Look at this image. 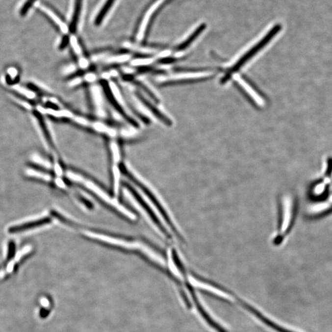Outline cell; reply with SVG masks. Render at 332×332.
Returning a JSON list of instances; mask_svg holds the SVG:
<instances>
[{"label": "cell", "mask_w": 332, "mask_h": 332, "mask_svg": "<svg viewBox=\"0 0 332 332\" xmlns=\"http://www.w3.org/2000/svg\"><path fill=\"white\" fill-rule=\"evenodd\" d=\"M289 197L282 196L279 204V217L277 229L273 235L272 243L278 247L282 244L294 227L297 214V203L291 202Z\"/></svg>", "instance_id": "cell-1"}, {"label": "cell", "mask_w": 332, "mask_h": 332, "mask_svg": "<svg viewBox=\"0 0 332 332\" xmlns=\"http://www.w3.org/2000/svg\"><path fill=\"white\" fill-rule=\"evenodd\" d=\"M82 233L85 235L86 236L90 237V238L98 240L101 242H105L114 246L121 247L130 249V250H139L144 253L145 255L149 256L150 259L157 263L160 265L162 263L163 259L159 255H157L156 253L150 247L145 246L139 242H131L127 241L122 239L116 238V237L106 236V235L96 233L95 232L90 231H82Z\"/></svg>", "instance_id": "cell-2"}, {"label": "cell", "mask_w": 332, "mask_h": 332, "mask_svg": "<svg viewBox=\"0 0 332 332\" xmlns=\"http://www.w3.org/2000/svg\"><path fill=\"white\" fill-rule=\"evenodd\" d=\"M281 29H282V26H281L280 24H276V25L274 26L273 27L268 31V33L261 38V40L259 41L255 45H254L251 50H249L246 54L242 55L241 59L237 60L236 64L232 65L231 69H230L229 71H228L229 72H228V74H226V75H225V77L221 79L222 83H225V82H227L228 80H229L230 77V75L232 74V73L238 71V70L243 67V65L246 64V63L252 59L254 55L257 54V53L260 51V50H262L265 46L267 45L268 43L275 38V36L280 33Z\"/></svg>", "instance_id": "cell-3"}, {"label": "cell", "mask_w": 332, "mask_h": 332, "mask_svg": "<svg viewBox=\"0 0 332 332\" xmlns=\"http://www.w3.org/2000/svg\"><path fill=\"white\" fill-rule=\"evenodd\" d=\"M68 176H69V178L70 179H72V180L76 181L77 182L83 184L86 188H88L91 191H93V192L98 195L99 197H100L102 200L105 201V203H108L109 205L112 206L113 207L115 208L118 211L122 213L126 217L129 218L130 220H134L135 219V215L133 214L131 212L127 210V208H125L124 206L121 205V204L119 203L117 201L111 198L110 196H109L105 192V191L102 190L99 186L96 185L93 181L88 180L87 179H84L83 177L77 175V174L75 173H70L68 174Z\"/></svg>", "instance_id": "cell-4"}, {"label": "cell", "mask_w": 332, "mask_h": 332, "mask_svg": "<svg viewBox=\"0 0 332 332\" xmlns=\"http://www.w3.org/2000/svg\"><path fill=\"white\" fill-rule=\"evenodd\" d=\"M241 306L244 307V309H246L249 312H250L251 313L253 314L255 316L256 318H258L260 321L263 322V324L266 325V326L270 327V328L274 330L277 332H295L294 331H290L287 329L284 328L282 326H280L275 322L271 321L270 319H268V317H265L262 313L257 309H255V307L251 306V305L247 304V302L244 301H242Z\"/></svg>", "instance_id": "cell-5"}, {"label": "cell", "mask_w": 332, "mask_h": 332, "mask_svg": "<svg viewBox=\"0 0 332 332\" xmlns=\"http://www.w3.org/2000/svg\"><path fill=\"white\" fill-rule=\"evenodd\" d=\"M83 8L84 0H74V7L69 28L72 33L76 32L78 26L79 27Z\"/></svg>", "instance_id": "cell-6"}, {"label": "cell", "mask_w": 332, "mask_h": 332, "mask_svg": "<svg viewBox=\"0 0 332 332\" xmlns=\"http://www.w3.org/2000/svg\"><path fill=\"white\" fill-rule=\"evenodd\" d=\"M51 222V219L50 218H42V219L35 220V221L29 222L23 225H17V226L9 228L8 232L9 233H18V232L35 229V228L42 227L43 225L50 224Z\"/></svg>", "instance_id": "cell-7"}, {"label": "cell", "mask_w": 332, "mask_h": 332, "mask_svg": "<svg viewBox=\"0 0 332 332\" xmlns=\"http://www.w3.org/2000/svg\"><path fill=\"white\" fill-rule=\"evenodd\" d=\"M164 1H166V0H157L156 2H155V3L153 4L151 8L149 9V11H147V13L144 16V19H143L141 24H140L139 30L138 31L137 35V40H142L143 38H144L148 24L149 23L152 14L156 11L159 6H161V4L163 3Z\"/></svg>", "instance_id": "cell-8"}, {"label": "cell", "mask_w": 332, "mask_h": 332, "mask_svg": "<svg viewBox=\"0 0 332 332\" xmlns=\"http://www.w3.org/2000/svg\"><path fill=\"white\" fill-rule=\"evenodd\" d=\"M136 96H139V98L140 101H141V102L144 103L145 106H146L147 108H149L152 113L154 114L155 116H156L160 120L162 121L164 123L166 124V125H172L170 119L167 117L163 113H162L158 108L156 107L153 104L150 102V101H147V99H145L144 97H143L140 93H138V92L136 93Z\"/></svg>", "instance_id": "cell-9"}, {"label": "cell", "mask_w": 332, "mask_h": 332, "mask_svg": "<svg viewBox=\"0 0 332 332\" xmlns=\"http://www.w3.org/2000/svg\"><path fill=\"white\" fill-rule=\"evenodd\" d=\"M116 1V0H105L95 16L94 22H95L96 25L99 26L102 23L103 21L105 19L106 15L112 8Z\"/></svg>", "instance_id": "cell-10"}, {"label": "cell", "mask_w": 332, "mask_h": 332, "mask_svg": "<svg viewBox=\"0 0 332 332\" xmlns=\"http://www.w3.org/2000/svg\"><path fill=\"white\" fill-rule=\"evenodd\" d=\"M206 26L204 24H201L200 26H198V28H196L193 32L191 34L190 36H188V38H186V40L183 41V43H180V45H179L177 47L176 49L179 51H183L186 49V48L190 47L191 44H192L193 41L196 40L198 38V36L201 35L205 30Z\"/></svg>", "instance_id": "cell-11"}, {"label": "cell", "mask_w": 332, "mask_h": 332, "mask_svg": "<svg viewBox=\"0 0 332 332\" xmlns=\"http://www.w3.org/2000/svg\"><path fill=\"white\" fill-rule=\"evenodd\" d=\"M33 113L34 116H35L36 118L37 119L39 124H40V128L41 130L43 132V134L45 135L46 139H47L48 144L50 145V146L51 147H54V144H53L52 138L51 137L50 133L49 130H48L47 125L43 119L42 115L41 113L39 112L37 110H33Z\"/></svg>", "instance_id": "cell-12"}, {"label": "cell", "mask_w": 332, "mask_h": 332, "mask_svg": "<svg viewBox=\"0 0 332 332\" xmlns=\"http://www.w3.org/2000/svg\"><path fill=\"white\" fill-rule=\"evenodd\" d=\"M129 54H121L116 55V56L110 57L107 60H106V61H107L106 62L111 63V64H114V63L123 62L129 60Z\"/></svg>", "instance_id": "cell-13"}, {"label": "cell", "mask_w": 332, "mask_h": 332, "mask_svg": "<svg viewBox=\"0 0 332 332\" xmlns=\"http://www.w3.org/2000/svg\"><path fill=\"white\" fill-rule=\"evenodd\" d=\"M110 145L114 161L118 162L120 159V151H119L120 150H119L118 145L115 142H111Z\"/></svg>", "instance_id": "cell-14"}, {"label": "cell", "mask_w": 332, "mask_h": 332, "mask_svg": "<svg viewBox=\"0 0 332 332\" xmlns=\"http://www.w3.org/2000/svg\"><path fill=\"white\" fill-rule=\"evenodd\" d=\"M36 0H26V3L24 4L20 11L22 16L26 15V13H28L29 9H30L31 6L33 5L34 2Z\"/></svg>", "instance_id": "cell-15"}, {"label": "cell", "mask_w": 332, "mask_h": 332, "mask_svg": "<svg viewBox=\"0 0 332 332\" xmlns=\"http://www.w3.org/2000/svg\"><path fill=\"white\" fill-rule=\"evenodd\" d=\"M71 42L73 48H74L75 52H76L77 54L81 55L82 54L81 49V48H80L78 43H77V39L75 38V36H73V38L71 39Z\"/></svg>", "instance_id": "cell-16"}, {"label": "cell", "mask_w": 332, "mask_h": 332, "mask_svg": "<svg viewBox=\"0 0 332 332\" xmlns=\"http://www.w3.org/2000/svg\"><path fill=\"white\" fill-rule=\"evenodd\" d=\"M69 38H68V36H64V38H63L62 42L60 43V45L59 46V49L60 50H62L65 49V48L67 47V46L68 44H69Z\"/></svg>", "instance_id": "cell-17"}, {"label": "cell", "mask_w": 332, "mask_h": 332, "mask_svg": "<svg viewBox=\"0 0 332 332\" xmlns=\"http://www.w3.org/2000/svg\"><path fill=\"white\" fill-rule=\"evenodd\" d=\"M46 106L55 111L59 110V107H58V106L55 105L54 103L51 102H48L46 103Z\"/></svg>", "instance_id": "cell-18"}, {"label": "cell", "mask_w": 332, "mask_h": 332, "mask_svg": "<svg viewBox=\"0 0 332 332\" xmlns=\"http://www.w3.org/2000/svg\"><path fill=\"white\" fill-rule=\"evenodd\" d=\"M27 88L30 90L35 92H38L39 89L35 85L31 83H29L27 84Z\"/></svg>", "instance_id": "cell-19"}]
</instances>
